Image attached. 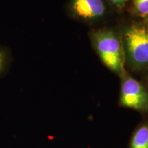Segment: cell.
<instances>
[{
	"instance_id": "1",
	"label": "cell",
	"mask_w": 148,
	"mask_h": 148,
	"mask_svg": "<svg viewBox=\"0 0 148 148\" xmlns=\"http://www.w3.org/2000/svg\"><path fill=\"white\" fill-rule=\"evenodd\" d=\"M123 40L130 65L138 70L148 68V27L132 25L125 29Z\"/></svg>"
},
{
	"instance_id": "2",
	"label": "cell",
	"mask_w": 148,
	"mask_h": 148,
	"mask_svg": "<svg viewBox=\"0 0 148 148\" xmlns=\"http://www.w3.org/2000/svg\"><path fill=\"white\" fill-rule=\"evenodd\" d=\"M95 49L103 64L118 74L123 73V53L116 35L110 30H99L92 35Z\"/></svg>"
},
{
	"instance_id": "3",
	"label": "cell",
	"mask_w": 148,
	"mask_h": 148,
	"mask_svg": "<svg viewBox=\"0 0 148 148\" xmlns=\"http://www.w3.org/2000/svg\"><path fill=\"white\" fill-rule=\"evenodd\" d=\"M119 103L125 108L148 114V90L136 79L125 76L121 82Z\"/></svg>"
},
{
	"instance_id": "4",
	"label": "cell",
	"mask_w": 148,
	"mask_h": 148,
	"mask_svg": "<svg viewBox=\"0 0 148 148\" xmlns=\"http://www.w3.org/2000/svg\"><path fill=\"white\" fill-rule=\"evenodd\" d=\"M71 7L75 15L86 20L97 19L106 11L103 0H72Z\"/></svg>"
},
{
	"instance_id": "5",
	"label": "cell",
	"mask_w": 148,
	"mask_h": 148,
	"mask_svg": "<svg viewBox=\"0 0 148 148\" xmlns=\"http://www.w3.org/2000/svg\"><path fill=\"white\" fill-rule=\"evenodd\" d=\"M128 148H148V118L143 120L134 129Z\"/></svg>"
},
{
	"instance_id": "6",
	"label": "cell",
	"mask_w": 148,
	"mask_h": 148,
	"mask_svg": "<svg viewBox=\"0 0 148 148\" xmlns=\"http://www.w3.org/2000/svg\"><path fill=\"white\" fill-rule=\"evenodd\" d=\"M133 5L138 16L145 18L148 16V0H133Z\"/></svg>"
},
{
	"instance_id": "7",
	"label": "cell",
	"mask_w": 148,
	"mask_h": 148,
	"mask_svg": "<svg viewBox=\"0 0 148 148\" xmlns=\"http://www.w3.org/2000/svg\"><path fill=\"white\" fill-rule=\"evenodd\" d=\"M10 54L4 48L0 47V75L8 69L10 64Z\"/></svg>"
},
{
	"instance_id": "8",
	"label": "cell",
	"mask_w": 148,
	"mask_h": 148,
	"mask_svg": "<svg viewBox=\"0 0 148 148\" xmlns=\"http://www.w3.org/2000/svg\"><path fill=\"white\" fill-rule=\"evenodd\" d=\"M108 1L116 8L121 9L126 5L129 0H108Z\"/></svg>"
},
{
	"instance_id": "9",
	"label": "cell",
	"mask_w": 148,
	"mask_h": 148,
	"mask_svg": "<svg viewBox=\"0 0 148 148\" xmlns=\"http://www.w3.org/2000/svg\"><path fill=\"white\" fill-rule=\"evenodd\" d=\"M145 22H146V24H147V27H148V16H147V17L145 18Z\"/></svg>"
},
{
	"instance_id": "10",
	"label": "cell",
	"mask_w": 148,
	"mask_h": 148,
	"mask_svg": "<svg viewBox=\"0 0 148 148\" xmlns=\"http://www.w3.org/2000/svg\"><path fill=\"white\" fill-rule=\"evenodd\" d=\"M147 84H148V79H147Z\"/></svg>"
}]
</instances>
